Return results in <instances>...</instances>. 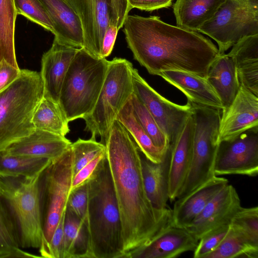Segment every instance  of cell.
I'll return each instance as SVG.
<instances>
[{
	"mask_svg": "<svg viewBox=\"0 0 258 258\" xmlns=\"http://www.w3.org/2000/svg\"><path fill=\"white\" fill-rule=\"evenodd\" d=\"M42 173L31 178L0 177V194L12 217L21 248H39L41 244Z\"/></svg>",
	"mask_w": 258,
	"mask_h": 258,
	"instance_id": "cell-6",
	"label": "cell"
},
{
	"mask_svg": "<svg viewBox=\"0 0 258 258\" xmlns=\"http://www.w3.org/2000/svg\"><path fill=\"white\" fill-rule=\"evenodd\" d=\"M112 7V20L111 24L121 28L125 19L132 10L128 0H111Z\"/></svg>",
	"mask_w": 258,
	"mask_h": 258,
	"instance_id": "cell-42",
	"label": "cell"
},
{
	"mask_svg": "<svg viewBox=\"0 0 258 258\" xmlns=\"http://www.w3.org/2000/svg\"><path fill=\"white\" fill-rule=\"evenodd\" d=\"M63 258H92L87 224L67 208L63 226Z\"/></svg>",
	"mask_w": 258,
	"mask_h": 258,
	"instance_id": "cell-27",
	"label": "cell"
},
{
	"mask_svg": "<svg viewBox=\"0 0 258 258\" xmlns=\"http://www.w3.org/2000/svg\"><path fill=\"white\" fill-rule=\"evenodd\" d=\"M105 146L121 221L124 258H128L169 223L171 210H158L152 204L144 186L140 151L117 119Z\"/></svg>",
	"mask_w": 258,
	"mask_h": 258,
	"instance_id": "cell-1",
	"label": "cell"
},
{
	"mask_svg": "<svg viewBox=\"0 0 258 258\" xmlns=\"http://www.w3.org/2000/svg\"><path fill=\"white\" fill-rule=\"evenodd\" d=\"M134 94L144 104L157 123L167 136L170 146L181 131L191 115V105H179L165 98L155 90L139 74L132 70Z\"/></svg>",
	"mask_w": 258,
	"mask_h": 258,
	"instance_id": "cell-11",
	"label": "cell"
},
{
	"mask_svg": "<svg viewBox=\"0 0 258 258\" xmlns=\"http://www.w3.org/2000/svg\"><path fill=\"white\" fill-rule=\"evenodd\" d=\"M198 240L186 228L169 223L129 258H173L194 251Z\"/></svg>",
	"mask_w": 258,
	"mask_h": 258,
	"instance_id": "cell-15",
	"label": "cell"
},
{
	"mask_svg": "<svg viewBox=\"0 0 258 258\" xmlns=\"http://www.w3.org/2000/svg\"><path fill=\"white\" fill-rule=\"evenodd\" d=\"M225 0H176L173 6L177 26L198 32Z\"/></svg>",
	"mask_w": 258,
	"mask_h": 258,
	"instance_id": "cell-26",
	"label": "cell"
},
{
	"mask_svg": "<svg viewBox=\"0 0 258 258\" xmlns=\"http://www.w3.org/2000/svg\"><path fill=\"white\" fill-rule=\"evenodd\" d=\"M206 78L220 99L223 109L228 107L240 85L232 58L227 54H219L210 64Z\"/></svg>",
	"mask_w": 258,
	"mask_h": 258,
	"instance_id": "cell-25",
	"label": "cell"
},
{
	"mask_svg": "<svg viewBox=\"0 0 258 258\" xmlns=\"http://www.w3.org/2000/svg\"><path fill=\"white\" fill-rule=\"evenodd\" d=\"M37 257L21 249L12 217L0 194V258Z\"/></svg>",
	"mask_w": 258,
	"mask_h": 258,
	"instance_id": "cell-32",
	"label": "cell"
},
{
	"mask_svg": "<svg viewBox=\"0 0 258 258\" xmlns=\"http://www.w3.org/2000/svg\"><path fill=\"white\" fill-rule=\"evenodd\" d=\"M21 69L2 59L0 61V92L8 87L20 76Z\"/></svg>",
	"mask_w": 258,
	"mask_h": 258,
	"instance_id": "cell-43",
	"label": "cell"
},
{
	"mask_svg": "<svg viewBox=\"0 0 258 258\" xmlns=\"http://www.w3.org/2000/svg\"><path fill=\"white\" fill-rule=\"evenodd\" d=\"M71 144L64 136L35 128L31 134L12 144L5 151L12 155L45 158L53 161Z\"/></svg>",
	"mask_w": 258,
	"mask_h": 258,
	"instance_id": "cell-20",
	"label": "cell"
},
{
	"mask_svg": "<svg viewBox=\"0 0 258 258\" xmlns=\"http://www.w3.org/2000/svg\"><path fill=\"white\" fill-rule=\"evenodd\" d=\"M78 49L54 38L51 47L41 59L40 73L43 84V97L58 103L64 77Z\"/></svg>",
	"mask_w": 258,
	"mask_h": 258,
	"instance_id": "cell-17",
	"label": "cell"
},
{
	"mask_svg": "<svg viewBox=\"0 0 258 258\" xmlns=\"http://www.w3.org/2000/svg\"><path fill=\"white\" fill-rule=\"evenodd\" d=\"M53 25L54 38L67 45L83 47L84 35L80 20L64 0H39Z\"/></svg>",
	"mask_w": 258,
	"mask_h": 258,
	"instance_id": "cell-22",
	"label": "cell"
},
{
	"mask_svg": "<svg viewBox=\"0 0 258 258\" xmlns=\"http://www.w3.org/2000/svg\"><path fill=\"white\" fill-rule=\"evenodd\" d=\"M228 183L227 179L215 176L185 196L177 198L171 210L170 225L187 228L206 206Z\"/></svg>",
	"mask_w": 258,
	"mask_h": 258,
	"instance_id": "cell-18",
	"label": "cell"
},
{
	"mask_svg": "<svg viewBox=\"0 0 258 258\" xmlns=\"http://www.w3.org/2000/svg\"><path fill=\"white\" fill-rule=\"evenodd\" d=\"M66 208L87 224L88 182L70 190Z\"/></svg>",
	"mask_w": 258,
	"mask_h": 258,
	"instance_id": "cell-39",
	"label": "cell"
},
{
	"mask_svg": "<svg viewBox=\"0 0 258 258\" xmlns=\"http://www.w3.org/2000/svg\"><path fill=\"white\" fill-rule=\"evenodd\" d=\"M258 127V96L240 85L230 105L221 110L218 142Z\"/></svg>",
	"mask_w": 258,
	"mask_h": 258,
	"instance_id": "cell-14",
	"label": "cell"
},
{
	"mask_svg": "<svg viewBox=\"0 0 258 258\" xmlns=\"http://www.w3.org/2000/svg\"><path fill=\"white\" fill-rule=\"evenodd\" d=\"M65 211L53 232L44 257L63 258V226Z\"/></svg>",
	"mask_w": 258,
	"mask_h": 258,
	"instance_id": "cell-41",
	"label": "cell"
},
{
	"mask_svg": "<svg viewBox=\"0 0 258 258\" xmlns=\"http://www.w3.org/2000/svg\"><path fill=\"white\" fill-rule=\"evenodd\" d=\"M32 122L36 129L62 136L70 132L69 121L59 103L44 97L34 112Z\"/></svg>",
	"mask_w": 258,
	"mask_h": 258,
	"instance_id": "cell-30",
	"label": "cell"
},
{
	"mask_svg": "<svg viewBox=\"0 0 258 258\" xmlns=\"http://www.w3.org/2000/svg\"><path fill=\"white\" fill-rule=\"evenodd\" d=\"M227 54L235 65L240 85L258 96V34L244 37Z\"/></svg>",
	"mask_w": 258,
	"mask_h": 258,
	"instance_id": "cell-23",
	"label": "cell"
},
{
	"mask_svg": "<svg viewBox=\"0 0 258 258\" xmlns=\"http://www.w3.org/2000/svg\"><path fill=\"white\" fill-rule=\"evenodd\" d=\"M194 121L191 115L170 147L168 196L171 201L180 194L187 176L192 157Z\"/></svg>",
	"mask_w": 258,
	"mask_h": 258,
	"instance_id": "cell-19",
	"label": "cell"
},
{
	"mask_svg": "<svg viewBox=\"0 0 258 258\" xmlns=\"http://www.w3.org/2000/svg\"><path fill=\"white\" fill-rule=\"evenodd\" d=\"M87 226L92 258H124L121 221L106 156L88 182Z\"/></svg>",
	"mask_w": 258,
	"mask_h": 258,
	"instance_id": "cell-3",
	"label": "cell"
},
{
	"mask_svg": "<svg viewBox=\"0 0 258 258\" xmlns=\"http://www.w3.org/2000/svg\"><path fill=\"white\" fill-rule=\"evenodd\" d=\"M73 9L81 22L83 48L94 57L101 56L105 32L111 23V0H64Z\"/></svg>",
	"mask_w": 258,
	"mask_h": 258,
	"instance_id": "cell-13",
	"label": "cell"
},
{
	"mask_svg": "<svg viewBox=\"0 0 258 258\" xmlns=\"http://www.w3.org/2000/svg\"><path fill=\"white\" fill-rule=\"evenodd\" d=\"M51 162L45 158L10 155L3 150L0 151V177L31 178L41 174Z\"/></svg>",
	"mask_w": 258,
	"mask_h": 258,
	"instance_id": "cell-29",
	"label": "cell"
},
{
	"mask_svg": "<svg viewBox=\"0 0 258 258\" xmlns=\"http://www.w3.org/2000/svg\"><path fill=\"white\" fill-rule=\"evenodd\" d=\"M241 207L237 191L228 183L206 206L186 229L199 240L211 229L230 223L232 217Z\"/></svg>",
	"mask_w": 258,
	"mask_h": 258,
	"instance_id": "cell-16",
	"label": "cell"
},
{
	"mask_svg": "<svg viewBox=\"0 0 258 258\" xmlns=\"http://www.w3.org/2000/svg\"><path fill=\"white\" fill-rule=\"evenodd\" d=\"M71 146L51 161L40 179L43 236L39 252L44 257L53 232L64 213L74 177Z\"/></svg>",
	"mask_w": 258,
	"mask_h": 258,
	"instance_id": "cell-9",
	"label": "cell"
},
{
	"mask_svg": "<svg viewBox=\"0 0 258 258\" xmlns=\"http://www.w3.org/2000/svg\"><path fill=\"white\" fill-rule=\"evenodd\" d=\"M122 27L134 59L151 75L178 70L206 78L219 54L217 47L198 32L167 24L157 16L128 15Z\"/></svg>",
	"mask_w": 258,
	"mask_h": 258,
	"instance_id": "cell-2",
	"label": "cell"
},
{
	"mask_svg": "<svg viewBox=\"0 0 258 258\" xmlns=\"http://www.w3.org/2000/svg\"><path fill=\"white\" fill-rule=\"evenodd\" d=\"M172 0H128L131 9L136 8L141 10L152 11L167 8L172 4Z\"/></svg>",
	"mask_w": 258,
	"mask_h": 258,
	"instance_id": "cell-44",
	"label": "cell"
},
{
	"mask_svg": "<svg viewBox=\"0 0 258 258\" xmlns=\"http://www.w3.org/2000/svg\"><path fill=\"white\" fill-rule=\"evenodd\" d=\"M118 29L114 25L110 24L107 28L103 38L101 56L106 58L111 53L113 48Z\"/></svg>",
	"mask_w": 258,
	"mask_h": 258,
	"instance_id": "cell-45",
	"label": "cell"
},
{
	"mask_svg": "<svg viewBox=\"0 0 258 258\" xmlns=\"http://www.w3.org/2000/svg\"><path fill=\"white\" fill-rule=\"evenodd\" d=\"M116 119L127 130L146 158L155 163L162 161L168 150L164 151L154 144L135 116L130 99L120 110Z\"/></svg>",
	"mask_w": 258,
	"mask_h": 258,
	"instance_id": "cell-28",
	"label": "cell"
},
{
	"mask_svg": "<svg viewBox=\"0 0 258 258\" xmlns=\"http://www.w3.org/2000/svg\"><path fill=\"white\" fill-rule=\"evenodd\" d=\"M258 257V247L231 226L219 246L205 258Z\"/></svg>",
	"mask_w": 258,
	"mask_h": 258,
	"instance_id": "cell-33",
	"label": "cell"
},
{
	"mask_svg": "<svg viewBox=\"0 0 258 258\" xmlns=\"http://www.w3.org/2000/svg\"><path fill=\"white\" fill-rule=\"evenodd\" d=\"M130 101L135 116L154 144L162 150L167 151L170 144L167 136L160 128L144 104L134 92Z\"/></svg>",
	"mask_w": 258,
	"mask_h": 258,
	"instance_id": "cell-34",
	"label": "cell"
},
{
	"mask_svg": "<svg viewBox=\"0 0 258 258\" xmlns=\"http://www.w3.org/2000/svg\"><path fill=\"white\" fill-rule=\"evenodd\" d=\"M189 102L194 124L192 157L177 198L185 196L216 176L214 169L221 110Z\"/></svg>",
	"mask_w": 258,
	"mask_h": 258,
	"instance_id": "cell-8",
	"label": "cell"
},
{
	"mask_svg": "<svg viewBox=\"0 0 258 258\" xmlns=\"http://www.w3.org/2000/svg\"><path fill=\"white\" fill-rule=\"evenodd\" d=\"M17 15H21L30 21L54 33L52 22L39 0H14Z\"/></svg>",
	"mask_w": 258,
	"mask_h": 258,
	"instance_id": "cell-36",
	"label": "cell"
},
{
	"mask_svg": "<svg viewBox=\"0 0 258 258\" xmlns=\"http://www.w3.org/2000/svg\"><path fill=\"white\" fill-rule=\"evenodd\" d=\"M74 157V176L85 165L105 151V146L101 142L90 138L78 139L71 144Z\"/></svg>",
	"mask_w": 258,
	"mask_h": 258,
	"instance_id": "cell-37",
	"label": "cell"
},
{
	"mask_svg": "<svg viewBox=\"0 0 258 258\" xmlns=\"http://www.w3.org/2000/svg\"><path fill=\"white\" fill-rule=\"evenodd\" d=\"M181 91L187 101L222 110V103L206 78L185 71L168 70L159 76Z\"/></svg>",
	"mask_w": 258,
	"mask_h": 258,
	"instance_id": "cell-21",
	"label": "cell"
},
{
	"mask_svg": "<svg viewBox=\"0 0 258 258\" xmlns=\"http://www.w3.org/2000/svg\"><path fill=\"white\" fill-rule=\"evenodd\" d=\"M17 16L14 0H0V61L4 59L19 68L15 46Z\"/></svg>",
	"mask_w": 258,
	"mask_h": 258,
	"instance_id": "cell-31",
	"label": "cell"
},
{
	"mask_svg": "<svg viewBox=\"0 0 258 258\" xmlns=\"http://www.w3.org/2000/svg\"><path fill=\"white\" fill-rule=\"evenodd\" d=\"M43 93L40 73L26 69L0 92V151L34 131L32 117Z\"/></svg>",
	"mask_w": 258,
	"mask_h": 258,
	"instance_id": "cell-4",
	"label": "cell"
},
{
	"mask_svg": "<svg viewBox=\"0 0 258 258\" xmlns=\"http://www.w3.org/2000/svg\"><path fill=\"white\" fill-rule=\"evenodd\" d=\"M144 183L147 196L154 207L163 211L167 208L170 149L162 161L155 163L140 152Z\"/></svg>",
	"mask_w": 258,
	"mask_h": 258,
	"instance_id": "cell-24",
	"label": "cell"
},
{
	"mask_svg": "<svg viewBox=\"0 0 258 258\" xmlns=\"http://www.w3.org/2000/svg\"><path fill=\"white\" fill-rule=\"evenodd\" d=\"M108 61L79 48L66 73L58 103L68 121L83 118L93 110L106 76Z\"/></svg>",
	"mask_w": 258,
	"mask_h": 258,
	"instance_id": "cell-5",
	"label": "cell"
},
{
	"mask_svg": "<svg viewBox=\"0 0 258 258\" xmlns=\"http://www.w3.org/2000/svg\"><path fill=\"white\" fill-rule=\"evenodd\" d=\"M214 39L224 54L241 38L258 34V0H225L198 30Z\"/></svg>",
	"mask_w": 258,
	"mask_h": 258,
	"instance_id": "cell-10",
	"label": "cell"
},
{
	"mask_svg": "<svg viewBox=\"0 0 258 258\" xmlns=\"http://www.w3.org/2000/svg\"><path fill=\"white\" fill-rule=\"evenodd\" d=\"M230 225L250 243L258 247V207H241L232 217Z\"/></svg>",
	"mask_w": 258,
	"mask_h": 258,
	"instance_id": "cell-35",
	"label": "cell"
},
{
	"mask_svg": "<svg viewBox=\"0 0 258 258\" xmlns=\"http://www.w3.org/2000/svg\"><path fill=\"white\" fill-rule=\"evenodd\" d=\"M105 158L106 151L100 153L91 161L82 167L74 176L70 190L84 183H87L96 172L101 163Z\"/></svg>",
	"mask_w": 258,
	"mask_h": 258,
	"instance_id": "cell-40",
	"label": "cell"
},
{
	"mask_svg": "<svg viewBox=\"0 0 258 258\" xmlns=\"http://www.w3.org/2000/svg\"><path fill=\"white\" fill-rule=\"evenodd\" d=\"M216 176L258 174V127L248 130L230 139L220 141L215 164Z\"/></svg>",
	"mask_w": 258,
	"mask_h": 258,
	"instance_id": "cell-12",
	"label": "cell"
},
{
	"mask_svg": "<svg viewBox=\"0 0 258 258\" xmlns=\"http://www.w3.org/2000/svg\"><path fill=\"white\" fill-rule=\"evenodd\" d=\"M132 63L125 58L115 57L108 61L105 80L96 103L83 119L85 131L91 133V139L100 138L106 144L111 126L134 92Z\"/></svg>",
	"mask_w": 258,
	"mask_h": 258,
	"instance_id": "cell-7",
	"label": "cell"
},
{
	"mask_svg": "<svg viewBox=\"0 0 258 258\" xmlns=\"http://www.w3.org/2000/svg\"><path fill=\"white\" fill-rule=\"evenodd\" d=\"M230 223H227L215 227L204 234L198 240L194 250L195 258H205L214 251L220 244L227 234Z\"/></svg>",
	"mask_w": 258,
	"mask_h": 258,
	"instance_id": "cell-38",
	"label": "cell"
}]
</instances>
